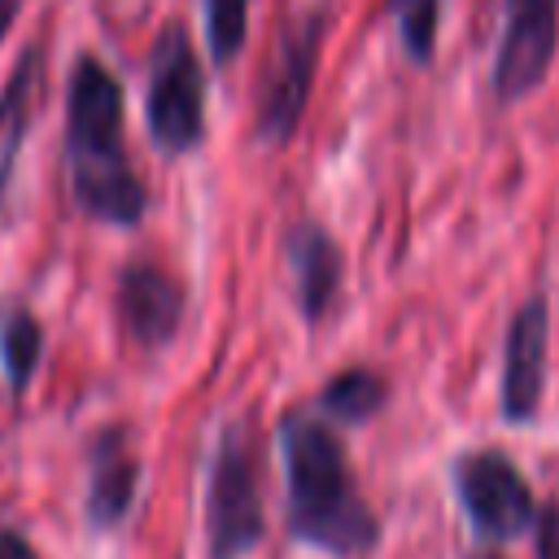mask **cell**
<instances>
[{
    "label": "cell",
    "instance_id": "1",
    "mask_svg": "<svg viewBox=\"0 0 559 559\" xmlns=\"http://www.w3.org/2000/svg\"><path fill=\"white\" fill-rule=\"evenodd\" d=\"M280 459L288 480V528L297 542L354 559L380 537L376 511L358 498L336 432L314 415H284Z\"/></svg>",
    "mask_w": 559,
    "mask_h": 559
},
{
    "label": "cell",
    "instance_id": "2",
    "mask_svg": "<svg viewBox=\"0 0 559 559\" xmlns=\"http://www.w3.org/2000/svg\"><path fill=\"white\" fill-rule=\"evenodd\" d=\"M144 114H148V135L162 153H188L205 131V79L179 26H166L153 48Z\"/></svg>",
    "mask_w": 559,
    "mask_h": 559
},
{
    "label": "cell",
    "instance_id": "3",
    "mask_svg": "<svg viewBox=\"0 0 559 559\" xmlns=\"http://www.w3.org/2000/svg\"><path fill=\"white\" fill-rule=\"evenodd\" d=\"M262 498H258V467L253 450L245 445L240 428L223 432L214 463H210V493H205V546L210 559H245L262 542Z\"/></svg>",
    "mask_w": 559,
    "mask_h": 559
},
{
    "label": "cell",
    "instance_id": "4",
    "mask_svg": "<svg viewBox=\"0 0 559 559\" xmlns=\"http://www.w3.org/2000/svg\"><path fill=\"white\" fill-rule=\"evenodd\" d=\"M454 493H459L472 528L480 537H489V542L520 537L537 515L528 480L520 476V467L502 450L463 454L454 463Z\"/></svg>",
    "mask_w": 559,
    "mask_h": 559
},
{
    "label": "cell",
    "instance_id": "5",
    "mask_svg": "<svg viewBox=\"0 0 559 559\" xmlns=\"http://www.w3.org/2000/svg\"><path fill=\"white\" fill-rule=\"evenodd\" d=\"M118 131H122V87H118V79L96 57H79L74 74H70V96H66L70 166H92V162L122 157Z\"/></svg>",
    "mask_w": 559,
    "mask_h": 559
},
{
    "label": "cell",
    "instance_id": "6",
    "mask_svg": "<svg viewBox=\"0 0 559 559\" xmlns=\"http://www.w3.org/2000/svg\"><path fill=\"white\" fill-rule=\"evenodd\" d=\"M502 4H507V26L493 57V96L520 100L550 70L559 44V0H502Z\"/></svg>",
    "mask_w": 559,
    "mask_h": 559
},
{
    "label": "cell",
    "instance_id": "7",
    "mask_svg": "<svg viewBox=\"0 0 559 559\" xmlns=\"http://www.w3.org/2000/svg\"><path fill=\"white\" fill-rule=\"evenodd\" d=\"M546 301L528 297L511 328H507V354H502V415L511 424H528L537 402H542V380H546Z\"/></svg>",
    "mask_w": 559,
    "mask_h": 559
},
{
    "label": "cell",
    "instance_id": "8",
    "mask_svg": "<svg viewBox=\"0 0 559 559\" xmlns=\"http://www.w3.org/2000/svg\"><path fill=\"white\" fill-rule=\"evenodd\" d=\"M319 35H323V22L310 17L280 52V66L262 92V109H258V135L266 144H284L297 122H301V109H306V96H310V79H314V57H319Z\"/></svg>",
    "mask_w": 559,
    "mask_h": 559
},
{
    "label": "cell",
    "instance_id": "9",
    "mask_svg": "<svg viewBox=\"0 0 559 559\" xmlns=\"http://www.w3.org/2000/svg\"><path fill=\"white\" fill-rule=\"evenodd\" d=\"M118 310L122 328L140 345H166L183 323V284L153 262H131L118 280Z\"/></svg>",
    "mask_w": 559,
    "mask_h": 559
},
{
    "label": "cell",
    "instance_id": "10",
    "mask_svg": "<svg viewBox=\"0 0 559 559\" xmlns=\"http://www.w3.org/2000/svg\"><path fill=\"white\" fill-rule=\"evenodd\" d=\"M288 266H293V288H297V306L310 323L323 319V310L336 301L345 262H341V245L319 227V223H297L288 231Z\"/></svg>",
    "mask_w": 559,
    "mask_h": 559
},
{
    "label": "cell",
    "instance_id": "11",
    "mask_svg": "<svg viewBox=\"0 0 559 559\" xmlns=\"http://www.w3.org/2000/svg\"><path fill=\"white\" fill-rule=\"evenodd\" d=\"M135 480H140V467L122 432H100L87 459V520L96 528L122 524V515L135 502Z\"/></svg>",
    "mask_w": 559,
    "mask_h": 559
},
{
    "label": "cell",
    "instance_id": "12",
    "mask_svg": "<svg viewBox=\"0 0 559 559\" xmlns=\"http://www.w3.org/2000/svg\"><path fill=\"white\" fill-rule=\"evenodd\" d=\"M70 183H74V201L83 214L114 223V227H131L144 214V183L135 179V170L127 166V157L114 162H96V166H70Z\"/></svg>",
    "mask_w": 559,
    "mask_h": 559
},
{
    "label": "cell",
    "instance_id": "13",
    "mask_svg": "<svg viewBox=\"0 0 559 559\" xmlns=\"http://www.w3.org/2000/svg\"><path fill=\"white\" fill-rule=\"evenodd\" d=\"M35 100H39V48H26L9 74V83L0 87V201L9 192L17 153L26 144L31 118H35Z\"/></svg>",
    "mask_w": 559,
    "mask_h": 559
},
{
    "label": "cell",
    "instance_id": "14",
    "mask_svg": "<svg viewBox=\"0 0 559 559\" xmlns=\"http://www.w3.org/2000/svg\"><path fill=\"white\" fill-rule=\"evenodd\" d=\"M384 402H389V384L371 367H349V371L332 376L328 389H323V397H319V406L336 424H367L371 415H380Z\"/></svg>",
    "mask_w": 559,
    "mask_h": 559
},
{
    "label": "cell",
    "instance_id": "15",
    "mask_svg": "<svg viewBox=\"0 0 559 559\" xmlns=\"http://www.w3.org/2000/svg\"><path fill=\"white\" fill-rule=\"evenodd\" d=\"M39 323L26 314V310H13L4 323H0V367H4V380L13 393H22L31 384V371L39 362Z\"/></svg>",
    "mask_w": 559,
    "mask_h": 559
},
{
    "label": "cell",
    "instance_id": "16",
    "mask_svg": "<svg viewBox=\"0 0 559 559\" xmlns=\"http://www.w3.org/2000/svg\"><path fill=\"white\" fill-rule=\"evenodd\" d=\"M437 9H441V0H393L402 48L419 66L432 57V44H437Z\"/></svg>",
    "mask_w": 559,
    "mask_h": 559
},
{
    "label": "cell",
    "instance_id": "17",
    "mask_svg": "<svg viewBox=\"0 0 559 559\" xmlns=\"http://www.w3.org/2000/svg\"><path fill=\"white\" fill-rule=\"evenodd\" d=\"M245 22H249V0H205V35L214 61H231L240 52Z\"/></svg>",
    "mask_w": 559,
    "mask_h": 559
},
{
    "label": "cell",
    "instance_id": "18",
    "mask_svg": "<svg viewBox=\"0 0 559 559\" xmlns=\"http://www.w3.org/2000/svg\"><path fill=\"white\" fill-rule=\"evenodd\" d=\"M533 524H537V533H533L537 559H559V502H546L533 515Z\"/></svg>",
    "mask_w": 559,
    "mask_h": 559
},
{
    "label": "cell",
    "instance_id": "19",
    "mask_svg": "<svg viewBox=\"0 0 559 559\" xmlns=\"http://www.w3.org/2000/svg\"><path fill=\"white\" fill-rule=\"evenodd\" d=\"M0 559H39V555H35V546H31L22 533L0 528Z\"/></svg>",
    "mask_w": 559,
    "mask_h": 559
},
{
    "label": "cell",
    "instance_id": "20",
    "mask_svg": "<svg viewBox=\"0 0 559 559\" xmlns=\"http://www.w3.org/2000/svg\"><path fill=\"white\" fill-rule=\"evenodd\" d=\"M22 4H26V0H0V39L9 35V26H13V17H17Z\"/></svg>",
    "mask_w": 559,
    "mask_h": 559
},
{
    "label": "cell",
    "instance_id": "21",
    "mask_svg": "<svg viewBox=\"0 0 559 559\" xmlns=\"http://www.w3.org/2000/svg\"><path fill=\"white\" fill-rule=\"evenodd\" d=\"M480 559H498V555H480Z\"/></svg>",
    "mask_w": 559,
    "mask_h": 559
}]
</instances>
